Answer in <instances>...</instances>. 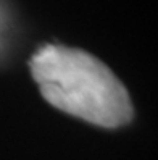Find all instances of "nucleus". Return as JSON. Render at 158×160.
<instances>
[{"label":"nucleus","instance_id":"obj_1","mask_svg":"<svg viewBox=\"0 0 158 160\" xmlns=\"http://www.w3.org/2000/svg\"><path fill=\"white\" fill-rule=\"evenodd\" d=\"M29 68L50 105L92 125L118 128L132 120L131 97L111 70L84 50L49 44Z\"/></svg>","mask_w":158,"mask_h":160}]
</instances>
